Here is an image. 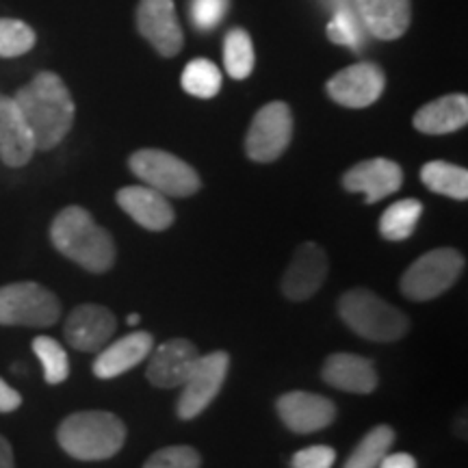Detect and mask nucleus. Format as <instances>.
Segmentation results:
<instances>
[{"instance_id":"1","label":"nucleus","mask_w":468,"mask_h":468,"mask_svg":"<svg viewBox=\"0 0 468 468\" xmlns=\"http://www.w3.org/2000/svg\"><path fill=\"white\" fill-rule=\"evenodd\" d=\"M14 101L31 128L37 150L57 148L74 124L72 96L66 83L52 72H39L31 83L17 90Z\"/></svg>"},{"instance_id":"2","label":"nucleus","mask_w":468,"mask_h":468,"mask_svg":"<svg viewBox=\"0 0 468 468\" xmlns=\"http://www.w3.org/2000/svg\"><path fill=\"white\" fill-rule=\"evenodd\" d=\"M52 245L66 259L91 273H104L115 262V243L85 208L68 207L50 226Z\"/></svg>"},{"instance_id":"3","label":"nucleus","mask_w":468,"mask_h":468,"mask_svg":"<svg viewBox=\"0 0 468 468\" xmlns=\"http://www.w3.org/2000/svg\"><path fill=\"white\" fill-rule=\"evenodd\" d=\"M57 441L69 458L101 462L113 458L126 442V425L120 417L101 410L76 412L58 425Z\"/></svg>"},{"instance_id":"4","label":"nucleus","mask_w":468,"mask_h":468,"mask_svg":"<svg viewBox=\"0 0 468 468\" xmlns=\"http://www.w3.org/2000/svg\"><path fill=\"white\" fill-rule=\"evenodd\" d=\"M338 314L354 335L367 341L390 343L406 335L410 321L399 308L390 306L373 291L354 289L338 300Z\"/></svg>"},{"instance_id":"5","label":"nucleus","mask_w":468,"mask_h":468,"mask_svg":"<svg viewBox=\"0 0 468 468\" xmlns=\"http://www.w3.org/2000/svg\"><path fill=\"white\" fill-rule=\"evenodd\" d=\"M464 271V256L453 248H436L408 267L401 278V292L408 300L430 302L458 282Z\"/></svg>"},{"instance_id":"6","label":"nucleus","mask_w":468,"mask_h":468,"mask_svg":"<svg viewBox=\"0 0 468 468\" xmlns=\"http://www.w3.org/2000/svg\"><path fill=\"white\" fill-rule=\"evenodd\" d=\"M133 174L163 196L189 197L200 191V176L189 163L165 150H139L128 161Z\"/></svg>"},{"instance_id":"7","label":"nucleus","mask_w":468,"mask_h":468,"mask_svg":"<svg viewBox=\"0 0 468 468\" xmlns=\"http://www.w3.org/2000/svg\"><path fill=\"white\" fill-rule=\"evenodd\" d=\"M61 317L57 295L37 282L0 286V325L50 327Z\"/></svg>"},{"instance_id":"8","label":"nucleus","mask_w":468,"mask_h":468,"mask_svg":"<svg viewBox=\"0 0 468 468\" xmlns=\"http://www.w3.org/2000/svg\"><path fill=\"white\" fill-rule=\"evenodd\" d=\"M228 368H230V356L226 351H210L200 356L191 367L189 376L183 382V393L178 399V417L191 420L207 410L219 395L221 386L226 382Z\"/></svg>"},{"instance_id":"9","label":"nucleus","mask_w":468,"mask_h":468,"mask_svg":"<svg viewBox=\"0 0 468 468\" xmlns=\"http://www.w3.org/2000/svg\"><path fill=\"white\" fill-rule=\"evenodd\" d=\"M292 137V115L289 104L269 102L251 120L245 137V152L251 161L271 163L282 156Z\"/></svg>"},{"instance_id":"10","label":"nucleus","mask_w":468,"mask_h":468,"mask_svg":"<svg viewBox=\"0 0 468 468\" xmlns=\"http://www.w3.org/2000/svg\"><path fill=\"white\" fill-rule=\"evenodd\" d=\"M386 76L376 63H356L332 76L327 93L336 104L347 109H365L382 96Z\"/></svg>"},{"instance_id":"11","label":"nucleus","mask_w":468,"mask_h":468,"mask_svg":"<svg viewBox=\"0 0 468 468\" xmlns=\"http://www.w3.org/2000/svg\"><path fill=\"white\" fill-rule=\"evenodd\" d=\"M137 27L159 55L176 57L183 50L185 37L174 0H139Z\"/></svg>"},{"instance_id":"12","label":"nucleus","mask_w":468,"mask_h":468,"mask_svg":"<svg viewBox=\"0 0 468 468\" xmlns=\"http://www.w3.org/2000/svg\"><path fill=\"white\" fill-rule=\"evenodd\" d=\"M115 314L109 308L83 303L69 313L63 335H66L69 347L93 354V351L107 347L115 335Z\"/></svg>"},{"instance_id":"13","label":"nucleus","mask_w":468,"mask_h":468,"mask_svg":"<svg viewBox=\"0 0 468 468\" xmlns=\"http://www.w3.org/2000/svg\"><path fill=\"white\" fill-rule=\"evenodd\" d=\"M278 414L282 423L295 434H314L332 425V420L336 419V406L327 397L295 390V393L280 397Z\"/></svg>"},{"instance_id":"14","label":"nucleus","mask_w":468,"mask_h":468,"mask_svg":"<svg viewBox=\"0 0 468 468\" xmlns=\"http://www.w3.org/2000/svg\"><path fill=\"white\" fill-rule=\"evenodd\" d=\"M327 276V256L317 243H303L292 254L284 271L282 292L292 302L310 300Z\"/></svg>"},{"instance_id":"15","label":"nucleus","mask_w":468,"mask_h":468,"mask_svg":"<svg viewBox=\"0 0 468 468\" xmlns=\"http://www.w3.org/2000/svg\"><path fill=\"white\" fill-rule=\"evenodd\" d=\"M403 185V169L395 161L368 159L354 165L343 176V186L351 193H365L367 204H376L393 196Z\"/></svg>"},{"instance_id":"16","label":"nucleus","mask_w":468,"mask_h":468,"mask_svg":"<svg viewBox=\"0 0 468 468\" xmlns=\"http://www.w3.org/2000/svg\"><path fill=\"white\" fill-rule=\"evenodd\" d=\"M150 362L145 378L156 388H178L189 376L191 367L200 358L196 345L185 338H172L163 343L154 351H150Z\"/></svg>"},{"instance_id":"17","label":"nucleus","mask_w":468,"mask_h":468,"mask_svg":"<svg viewBox=\"0 0 468 468\" xmlns=\"http://www.w3.org/2000/svg\"><path fill=\"white\" fill-rule=\"evenodd\" d=\"M35 150L33 133L16 101L0 96V159L9 167H25Z\"/></svg>"},{"instance_id":"18","label":"nucleus","mask_w":468,"mask_h":468,"mask_svg":"<svg viewBox=\"0 0 468 468\" xmlns=\"http://www.w3.org/2000/svg\"><path fill=\"white\" fill-rule=\"evenodd\" d=\"M117 204L145 230L161 232L174 224L176 215L167 196L152 186H124L117 191Z\"/></svg>"},{"instance_id":"19","label":"nucleus","mask_w":468,"mask_h":468,"mask_svg":"<svg viewBox=\"0 0 468 468\" xmlns=\"http://www.w3.org/2000/svg\"><path fill=\"white\" fill-rule=\"evenodd\" d=\"M152 336L148 332H131V335L117 338L107 347L98 351L96 362H93V376L101 379H113L124 376L137 365L148 358L152 351Z\"/></svg>"},{"instance_id":"20","label":"nucleus","mask_w":468,"mask_h":468,"mask_svg":"<svg viewBox=\"0 0 468 468\" xmlns=\"http://www.w3.org/2000/svg\"><path fill=\"white\" fill-rule=\"evenodd\" d=\"M354 11L378 39H399L410 27V0H354Z\"/></svg>"},{"instance_id":"21","label":"nucleus","mask_w":468,"mask_h":468,"mask_svg":"<svg viewBox=\"0 0 468 468\" xmlns=\"http://www.w3.org/2000/svg\"><path fill=\"white\" fill-rule=\"evenodd\" d=\"M321 376L330 386L345 393L368 395L378 388V373L371 360L356 354H332Z\"/></svg>"},{"instance_id":"22","label":"nucleus","mask_w":468,"mask_h":468,"mask_svg":"<svg viewBox=\"0 0 468 468\" xmlns=\"http://www.w3.org/2000/svg\"><path fill=\"white\" fill-rule=\"evenodd\" d=\"M468 122V98L464 93L438 98L414 115V128L425 134H449L464 128Z\"/></svg>"},{"instance_id":"23","label":"nucleus","mask_w":468,"mask_h":468,"mask_svg":"<svg viewBox=\"0 0 468 468\" xmlns=\"http://www.w3.org/2000/svg\"><path fill=\"white\" fill-rule=\"evenodd\" d=\"M420 180L430 191L438 196L466 200L468 197V172L464 167L447 161H430L420 169Z\"/></svg>"},{"instance_id":"24","label":"nucleus","mask_w":468,"mask_h":468,"mask_svg":"<svg viewBox=\"0 0 468 468\" xmlns=\"http://www.w3.org/2000/svg\"><path fill=\"white\" fill-rule=\"evenodd\" d=\"M420 215H423V204L419 200H399L393 207L386 208L382 219H379V232L386 241H406L412 237Z\"/></svg>"},{"instance_id":"25","label":"nucleus","mask_w":468,"mask_h":468,"mask_svg":"<svg viewBox=\"0 0 468 468\" xmlns=\"http://www.w3.org/2000/svg\"><path fill=\"white\" fill-rule=\"evenodd\" d=\"M395 442V431L388 425L373 427L368 434L358 442V447L351 452L343 468H378L386 453L390 452Z\"/></svg>"},{"instance_id":"26","label":"nucleus","mask_w":468,"mask_h":468,"mask_svg":"<svg viewBox=\"0 0 468 468\" xmlns=\"http://www.w3.org/2000/svg\"><path fill=\"white\" fill-rule=\"evenodd\" d=\"M180 85L196 98H215L221 90V72L208 58H193L180 76Z\"/></svg>"},{"instance_id":"27","label":"nucleus","mask_w":468,"mask_h":468,"mask_svg":"<svg viewBox=\"0 0 468 468\" xmlns=\"http://www.w3.org/2000/svg\"><path fill=\"white\" fill-rule=\"evenodd\" d=\"M224 66L232 79H248L254 69V44L243 28H234L226 35L224 42Z\"/></svg>"},{"instance_id":"28","label":"nucleus","mask_w":468,"mask_h":468,"mask_svg":"<svg viewBox=\"0 0 468 468\" xmlns=\"http://www.w3.org/2000/svg\"><path fill=\"white\" fill-rule=\"evenodd\" d=\"M33 351L44 367V378L50 386L66 382L69 376V362L66 349L50 336H37L33 341Z\"/></svg>"},{"instance_id":"29","label":"nucleus","mask_w":468,"mask_h":468,"mask_svg":"<svg viewBox=\"0 0 468 468\" xmlns=\"http://www.w3.org/2000/svg\"><path fill=\"white\" fill-rule=\"evenodd\" d=\"M35 46V31L27 22L0 17V57H20Z\"/></svg>"},{"instance_id":"30","label":"nucleus","mask_w":468,"mask_h":468,"mask_svg":"<svg viewBox=\"0 0 468 468\" xmlns=\"http://www.w3.org/2000/svg\"><path fill=\"white\" fill-rule=\"evenodd\" d=\"M327 37L335 44L349 46V48H360L362 46V25L356 16V11L347 7H338L335 11V17L327 25Z\"/></svg>"},{"instance_id":"31","label":"nucleus","mask_w":468,"mask_h":468,"mask_svg":"<svg viewBox=\"0 0 468 468\" xmlns=\"http://www.w3.org/2000/svg\"><path fill=\"white\" fill-rule=\"evenodd\" d=\"M202 458L200 453L186 444H176V447H165L161 452L152 453L144 468H200Z\"/></svg>"},{"instance_id":"32","label":"nucleus","mask_w":468,"mask_h":468,"mask_svg":"<svg viewBox=\"0 0 468 468\" xmlns=\"http://www.w3.org/2000/svg\"><path fill=\"white\" fill-rule=\"evenodd\" d=\"M230 0H191V22L200 31H213L224 20Z\"/></svg>"},{"instance_id":"33","label":"nucleus","mask_w":468,"mask_h":468,"mask_svg":"<svg viewBox=\"0 0 468 468\" xmlns=\"http://www.w3.org/2000/svg\"><path fill=\"white\" fill-rule=\"evenodd\" d=\"M336 462V452L325 444H314L297 452L291 460V468H332Z\"/></svg>"},{"instance_id":"34","label":"nucleus","mask_w":468,"mask_h":468,"mask_svg":"<svg viewBox=\"0 0 468 468\" xmlns=\"http://www.w3.org/2000/svg\"><path fill=\"white\" fill-rule=\"evenodd\" d=\"M22 406V395L0 378V412H14Z\"/></svg>"},{"instance_id":"35","label":"nucleus","mask_w":468,"mask_h":468,"mask_svg":"<svg viewBox=\"0 0 468 468\" xmlns=\"http://www.w3.org/2000/svg\"><path fill=\"white\" fill-rule=\"evenodd\" d=\"M378 468H417V460L410 453H386Z\"/></svg>"},{"instance_id":"36","label":"nucleus","mask_w":468,"mask_h":468,"mask_svg":"<svg viewBox=\"0 0 468 468\" xmlns=\"http://www.w3.org/2000/svg\"><path fill=\"white\" fill-rule=\"evenodd\" d=\"M0 468H16L14 449L5 436H0Z\"/></svg>"},{"instance_id":"37","label":"nucleus","mask_w":468,"mask_h":468,"mask_svg":"<svg viewBox=\"0 0 468 468\" xmlns=\"http://www.w3.org/2000/svg\"><path fill=\"white\" fill-rule=\"evenodd\" d=\"M126 324H128V325H137V324H139V314H128Z\"/></svg>"}]
</instances>
